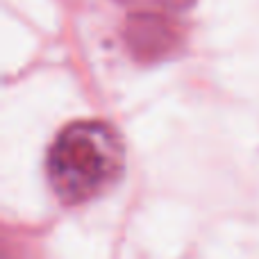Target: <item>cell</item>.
Instances as JSON below:
<instances>
[{
	"instance_id": "obj_1",
	"label": "cell",
	"mask_w": 259,
	"mask_h": 259,
	"mask_svg": "<svg viewBox=\"0 0 259 259\" xmlns=\"http://www.w3.org/2000/svg\"><path fill=\"white\" fill-rule=\"evenodd\" d=\"M125 150L116 130L103 121H75L48 150V180L66 205H82L105 193L123 173Z\"/></svg>"
},
{
	"instance_id": "obj_2",
	"label": "cell",
	"mask_w": 259,
	"mask_h": 259,
	"mask_svg": "<svg viewBox=\"0 0 259 259\" xmlns=\"http://www.w3.org/2000/svg\"><path fill=\"white\" fill-rule=\"evenodd\" d=\"M166 18L161 14H137L132 16V27H130V44L141 55H157L164 53L166 46L173 41V34L168 32Z\"/></svg>"
},
{
	"instance_id": "obj_3",
	"label": "cell",
	"mask_w": 259,
	"mask_h": 259,
	"mask_svg": "<svg viewBox=\"0 0 259 259\" xmlns=\"http://www.w3.org/2000/svg\"><path fill=\"white\" fill-rule=\"evenodd\" d=\"M121 5L137 7L141 14H178L193 5V0H118Z\"/></svg>"
}]
</instances>
